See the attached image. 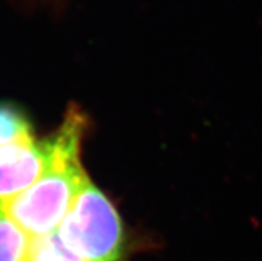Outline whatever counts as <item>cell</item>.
<instances>
[{
  "instance_id": "obj_1",
  "label": "cell",
  "mask_w": 262,
  "mask_h": 261,
  "mask_svg": "<svg viewBox=\"0 0 262 261\" xmlns=\"http://www.w3.org/2000/svg\"><path fill=\"white\" fill-rule=\"evenodd\" d=\"M84 127L81 112L70 109L60 128L47 139L51 152L48 168L30 188L4 203L8 215L31 238L57 231L90 178L80 160Z\"/></svg>"
},
{
  "instance_id": "obj_2",
  "label": "cell",
  "mask_w": 262,
  "mask_h": 261,
  "mask_svg": "<svg viewBox=\"0 0 262 261\" xmlns=\"http://www.w3.org/2000/svg\"><path fill=\"white\" fill-rule=\"evenodd\" d=\"M60 242L80 261H121L124 231L115 205L86 180L56 231Z\"/></svg>"
},
{
  "instance_id": "obj_3",
  "label": "cell",
  "mask_w": 262,
  "mask_h": 261,
  "mask_svg": "<svg viewBox=\"0 0 262 261\" xmlns=\"http://www.w3.org/2000/svg\"><path fill=\"white\" fill-rule=\"evenodd\" d=\"M48 140L35 137L0 147V203L30 188L50 166Z\"/></svg>"
},
{
  "instance_id": "obj_4",
  "label": "cell",
  "mask_w": 262,
  "mask_h": 261,
  "mask_svg": "<svg viewBox=\"0 0 262 261\" xmlns=\"http://www.w3.org/2000/svg\"><path fill=\"white\" fill-rule=\"evenodd\" d=\"M32 238L8 215L0 203V261H27Z\"/></svg>"
},
{
  "instance_id": "obj_6",
  "label": "cell",
  "mask_w": 262,
  "mask_h": 261,
  "mask_svg": "<svg viewBox=\"0 0 262 261\" xmlns=\"http://www.w3.org/2000/svg\"><path fill=\"white\" fill-rule=\"evenodd\" d=\"M27 261H80L60 242L57 233L32 238Z\"/></svg>"
},
{
  "instance_id": "obj_5",
  "label": "cell",
  "mask_w": 262,
  "mask_h": 261,
  "mask_svg": "<svg viewBox=\"0 0 262 261\" xmlns=\"http://www.w3.org/2000/svg\"><path fill=\"white\" fill-rule=\"evenodd\" d=\"M31 137L32 128L26 115L10 103H0V147Z\"/></svg>"
}]
</instances>
